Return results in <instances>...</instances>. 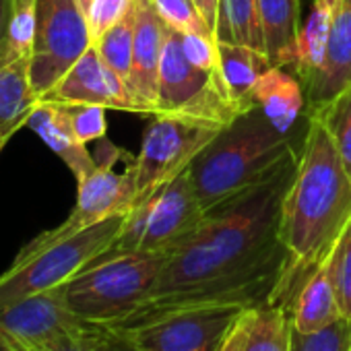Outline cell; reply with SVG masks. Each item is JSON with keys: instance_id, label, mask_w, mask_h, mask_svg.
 Masks as SVG:
<instances>
[{"instance_id": "7402d4cb", "label": "cell", "mask_w": 351, "mask_h": 351, "mask_svg": "<svg viewBox=\"0 0 351 351\" xmlns=\"http://www.w3.org/2000/svg\"><path fill=\"white\" fill-rule=\"evenodd\" d=\"M32 56L19 58L0 69V128L21 124L40 104V95L32 85Z\"/></svg>"}, {"instance_id": "1f68e13d", "label": "cell", "mask_w": 351, "mask_h": 351, "mask_svg": "<svg viewBox=\"0 0 351 351\" xmlns=\"http://www.w3.org/2000/svg\"><path fill=\"white\" fill-rule=\"evenodd\" d=\"M134 5V0H93L87 11V23L91 32V40L101 38L110 27L122 21Z\"/></svg>"}, {"instance_id": "44dd1931", "label": "cell", "mask_w": 351, "mask_h": 351, "mask_svg": "<svg viewBox=\"0 0 351 351\" xmlns=\"http://www.w3.org/2000/svg\"><path fill=\"white\" fill-rule=\"evenodd\" d=\"M330 21H332V5L326 3V0H312L310 15L302 23L300 38H298V58L295 64L291 66L293 75L302 81L304 91L316 79V75L324 64Z\"/></svg>"}, {"instance_id": "74e56055", "label": "cell", "mask_w": 351, "mask_h": 351, "mask_svg": "<svg viewBox=\"0 0 351 351\" xmlns=\"http://www.w3.org/2000/svg\"><path fill=\"white\" fill-rule=\"evenodd\" d=\"M21 128V124H13V126H5L0 128V151H3V147L13 138V134Z\"/></svg>"}, {"instance_id": "d590c367", "label": "cell", "mask_w": 351, "mask_h": 351, "mask_svg": "<svg viewBox=\"0 0 351 351\" xmlns=\"http://www.w3.org/2000/svg\"><path fill=\"white\" fill-rule=\"evenodd\" d=\"M197 9L201 11L205 23L211 27V32L215 34L217 27V15H219V0H195Z\"/></svg>"}, {"instance_id": "277c9868", "label": "cell", "mask_w": 351, "mask_h": 351, "mask_svg": "<svg viewBox=\"0 0 351 351\" xmlns=\"http://www.w3.org/2000/svg\"><path fill=\"white\" fill-rule=\"evenodd\" d=\"M167 254L124 252L101 254L62 285L71 312L95 326H118L149 300Z\"/></svg>"}, {"instance_id": "cb8c5ba5", "label": "cell", "mask_w": 351, "mask_h": 351, "mask_svg": "<svg viewBox=\"0 0 351 351\" xmlns=\"http://www.w3.org/2000/svg\"><path fill=\"white\" fill-rule=\"evenodd\" d=\"M215 40L250 46L265 52L258 21V0H219Z\"/></svg>"}, {"instance_id": "5bb4252c", "label": "cell", "mask_w": 351, "mask_h": 351, "mask_svg": "<svg viewBox=\"0 0 351 351\" xmlns=\"http://www.w3.org/2000/svg\"><path fill=\"white\" fill-rule=\"evenodd\" d=\"M134 46L128 87L147 116L157 114V79L163 42L169 25L159 17L153 0H134Z\"/></svg>"}, {"instance_id": "3957f363", "label": "cell", "mask_w": 351, "mask_h": 351, "mask_svg": "<svg viewBox=\"0 0 351 351\" xmlns=\"http://www.w3.org/2000/svg\"><path fill=\"white\" fill-rule=\"evenodd\" d=\"M304 132L306 126L302 132H281L258 106L242 112L191 163L203 211L209 213L265 182L300 151Z\"/></svg>"}, {"instance_id": "836d02e7", "label": "cell", "mask_w": 351, "mask_h": 351, "mask_svg": "<svg viewBox=\"0 0 351 351\" xmlns=\"http://www.w3.org/2000/svg\"><path fill=\"white\" fill-rule=\"evenodd\" d=\"M93 351H145L128 335L114 326H95L91 324Z\"/></svg>"}, {"instance_id": "603a6c76", "label": "cell", "mask_w": 351, "mask_h": 351, "mask_svg": "<svg viewBox=\"0 0 351 351\" xmlns=\"http://www.w3.org/2000/svg\"><path fill=\"white\" fill-rule=\"evenodd\" d=\"M242 351H291V314L285 304L254 306L246 312Z\"/></svg>"}, {"instance_id": "8fae6325", "label": "cell", "mask_w": 351, "mask_h": 351, "mask_svg": "<svg viewBox=\"0 0 351 351\" xmlns=\"http://www.w3.org/2000/svg\"><path fill=\"white\" fill-rule=\"evenodd\" d=\"M122 155V149L112 155L110 159L97 163V167L77 182V203L71 215L56 226L54 230L42 232V236L50 240H58L71 234H77L93 223H99L112 215L128 213L134 207V171H132V159L128 167L118 173L112 169L114 161Z\"/></svg>"}, {"instance_id": "ab89813d", "label": "cell", "mask_w": 351, "mask_h": 351, "mask_svg": "<svg viewBox=\"0 0 351 351\" xmlns=\"http://www.w3.org/2000/svg\"><path fill=\"white\" fill-rule=\"evenodd\" d=\"M326 3H330V5L335 7V3H337V0H326Z\"/></svg>"}, {"instance_id": "30bf717a", "label": "cell", "mask_w": 351, "mask_h": 351, "mask_svg": "<svg viewBox=\"0 0 351 351\" xmlns=\"http://www.w3.org/2000/svg\"><path fill=\"white\" fill-rule=\"evenodd\" d=\"M91 46L89 23L77 0H38L29 73L40 99Z\"/></svg>"}, {"instance_id": "5b68a950", "label": "cell", "mask_w": 351, "mask_h": 351, "mask_svg": "<svg viewBox=\"0 0 351 351\" xmlns=\"http://www.w3.org/2000/svg\"><path fill=\"white\" fill-rule=\"evenodd\" d=\"M126 215H112L58 240L40 234L27 242L13 265L0 275V310L69 283L114 244Z\"/></svg>"}, {"instance_id": "ffe728a7", "label": "cell", "mask_w": 351, "mask_h": 351, "mask_svg": "<svg viewBox=\"0 0 351 351\" xmlns=\"http://www.w3.org/2000/svg\"><path fill=\"white\" fill-rule=\"evenodd\" d=\"M217 54H219V73L230 97L244 112L254 108L256 106L252 97L254 85L261 79V75L273 66L267 54L250 46L228 44V42H217Z\"/></svg>"}, {"instance_id": "9c48e42d", "label": "cell", "mask_w": 351, "mask_h": 351, "mask_svg": "<svg viewBox=\"0 0 351 351\" xmlns=\"http://www.w3.org/2000/svg\"><path fill=\"white\" fill-rule=\"evenodd\" d=\"M246 304H191L153 312L132 324L114 326L145 351H217Z\"/></svg>"}, {"instance_id": "4dcf8cb0", "label": "cell", "mask_w": 351, "mask_h": 351, "mask_svg": "<svg viewBox=\"0 0 351 351\" xmlns=\"http://www.w3.org/2000/svg\"><path fill=\"white\" fill-rule=\"evenodd\" d=\"M64 106V104H62ZM73 132L81 143H91L106 138L108 122H106V108L101 106H64Z\"/></svg>"}, {"instance_id": "f546056e", "label": "cell", "mask_w": 351, "mask_h": 351, "mask_svg": "<svg viewBox=\"0 0 351 351\" xmlns=\"http://www.w3.org/2000/svg\"><path fill=\"white\" fill-rule=\"evenodd\" d=\"M159 17L180 34H203L215 38L211 27L205 23L195 0H153Z\"/></svg>"}, {"instance_id": "d6a6232c", "label": "cell", "mask_w": 351, "mask_h": 351, "mask_svg": "<svg viewBox=\"0 0 351 351\" xmlns=\"http://www.w3.org/2000/svg\"><path fill=\"white\" fill-rule=\"evenodd\" d=\"M182 48L186 58L203 71L219 69V54H217V40L203 34H180Z\"/></svg>"}, {"instance_id": "83f0119b", "label": "cell", "mask_w": 351, "mask_h": 351, "mask_svg": "<svg viewBox=\"0 0 351 351\" xmlns=\"http://www.w3.org/2000/svg\"><path fill=\"white\" fill-rule=\"evenodd\" d=\"M318 114L322 116L330 132V138L337 147V153L351 178V87L345 89L328 108L318 110Z\"/></svg>"}, {"instance_id": "e0dca14e", "label": "cell", "mask_w": 351, "mask_h": 351, "mask_svg": "<svg viewBox=\"0 0 351 351\" xmlns=\"http://www.w3.org/2000/svg\"><path fill=\"white\" fill-rule=\"evenodd\" d=\"M258 21L269 62L291 69L298 58V38L304 23L300 0H258Z\"/></svg>"}, {"instance_id": "9a60e30c", "label": "cell", "mask_w": 351, "mask_h": 351, "mask_svg": "<svg viewBox=\"0 0 351 351\" xmlns=\"http://www.w3.org/2000/svg\"><path fill=\"white\" fill-rule=\"evenodd\" d=\"M351 87V0H337L326 46V58L316 79L306 87V114L328 108Z\"/></svg>"}, {"instance_id": "52a82bcc", "label": "cell", "mask_w": 351, "mask_h": 351, "mask_svg": "<svg viewBox=\"0 0 351 351\" xmlns=\"http://www.w3.org/2000/svg\"><path fill=\"white\" fill-rule=\"evenodd\" d=\"M244 110L230 97L219 69H197L184 54L180 32L169 27L159 62L157 114H173L228 126Z\"/></svg>"}, {"instance_id": "8992f818", "label": "cell", "mask_w": 351, "mask_h": 351, "mask_svg": "<svg viewBox=\"0 0 351 351\" xmlns=\"http://www.w3.org/2000/svg\"><path fill=\"white\" fill-rule=\"evenodd\" d=\"M205 211L195 191L191 165L153 193L149 199L134 205L126 221L104 254L124 252H163L178 246L203 221Z\"/></svg>"}, {"instance_id": "4316f807", "label": "cell", "mask_w": 351, "mask_h": 351, "mask_svg": "<svg viewBox=\"0 0 351 351\" xmlns=\"http://www.w3.org/2000/svg\"><path fill=\"white\" fill-rule=\"evenodd\" d=\"M326 265L341 314L351 320V217L326 254Z\"/></svg>"}, {"instance_id": "e575fe53", "label": "cell", "mask_w": 351, "mask_h": 351, "mask_svg": "<svg viewBox=\"0 0 351 351\" xmlns=\"http://www.w3.org/2000/svg\"><path fill=\"white\" fill-rule=\"evenodd\" d=\"M246 312L238 318V322L226 335V339L221 341V345L217 347V351H242V347H244V335H246Z\"/></svg>"}, {"instance_id": "7a4b0ae2", "label": "cell", "mask_w": 351, "mask_h": 351, "mask_svg": "<svg viewBox=\"0 0 351 351\" xmlns=\"http://www.w3.org/2000/svg\"><path fill=\"white\" fill-rule=\"evenodd\" d=\"M298 165L281 205L285 273L275 304H289L302 281L330 252L351 217V178L318 112L306 114Z\"/></svg>"}, {"instance_id": "484cf974", "label": "cell", "mask_w": 351, "mask_h": 351, "mask_svg": "<svg viewBox=\"0 0 351 351\" xmlns=\"http://www.w3.org/2000/svg\"><path fill=\"white\" fill-rule=\"evenodd\" d=\"M36 7L38 0H13V13L5 46L0 50V69L32 56L36 36Z\"/></svg>"}, {"instance_id": "ac0fdd59", "label": "cell", "mask_w": 351, "mask_h": 351, "mask_svg": "<svg viewBox=\"0 0 351 351\" xmlns=\"http://www.w3.org/2000/svg\"><path fill=\"white\" fill-rule=\"evenodd\" d=\"M254 104L281 130L295 132L298 118L306 116V91L302 81L281 66H271L254 85Z\"/></svg>"}, {"instance_id": "7c38bea8", "label": "cell", "mask_w": 351, "mask_h": 351, "mask_svg": "<svg viewBox=\"0 0 351 351\" xmlns=\"http://www.w3.org/2000/svg\"><path fill=\"white\" fill-rule=\"evenodd\" d=\"M42 99L64 106H101L106 110L147 116L145 108L132 95L128 83L101 60L93 46Z\"/></svg>"}, {"instance_id": "d6986e66", "label": "cell", "mask_w": 351, "mask_h": 351, "mask_svg": "<svg viewBox=\"0 0 351 351\" xmlns=\"http://www.w3.org/2000/svg\"><path fill=\"white\" fill-rule=\"evenodd\" d=\"M287 308L291 314V324L300 332H314L343 318L330 283L326 256L302 281L298 291L291 295Z\"/></svg>"}, {"instance_id": "8d00e7d4", "label": "cell", "mask_w": 351, "mask_h": 351, "mask_svg": "<svg viewBox=\"0 0 351 351\" xmlns=\"http://www.w3.org/2000/svg\"><path fill=\"white\" fill-rule=\"evenodd\" d=\"M11 13H13V0H0V50H3L5 40H7Z\"/></svg>"}, {"instance_id": "ba28073f", "label": "cell", "mask_w": 351, "mask_h": 351, "mask_svg": "<svg viewBox=\"0 0 351 351\" xmlns=\"http://www.w3.org/2000/svg\"><path fill=\"white\" fill-rule=\"evenodd\" d=\"M221 128L226 126L173 114L151 116V122L143 134L141 151L132 157L136 193L134 205L149 199L176 176L182 173Z\"/></svg>"}, {"instance_id": "f35d334b", "label": "cell", "mask_w": 351, "mask_h": 351, "mask_svg": "<svg viewBox=\"0 0 351 351\" xmlns=\"http://www.w3.org/2000/svg\"><path fill=\"white\" fill-rule=\"evenodd\" d=\"M77 3H79V7L85 11V15H87V11H89V7H91V3H93V0H77Z\"/></svg>"}, {"instance_id": "4fadbf2b", "label": "cell", "mask_w": 351, "mask_h": 351, "mask_svg": "<svg viewBox=\"0 0 351 351\" xmlns=\"http://www.w3.org/2000/svg\"><path fill=\"white\" fill-rule=\"evenodd\" d=\"M81 322L66 306L62 287L25 298L0 310V351H19L25 345L44 343Z\"/></svg>"}, {"instance_id": "6da1fadb", "label": "cell", "mask_w": 351, "mask_h": 351, "mask_svg": "<svg viewBox=\"0 0 351 351\" xmlns=\"http://www.w3.org/2000/svg\"><path fill=\"white\" fill-rule=\"evenodd\" d=\"M298 155L265 182L205 213L195 232L167 252L147 304L118 326L191 304H275L287 265L279 238L281 205Z\"/></svg>"}, {"instance_id": "2e32d148", "label": "cell", "mask_w": 351, "mask_h": 351, "mask_svg": "<svg viewBox=\"0 0 351 351\" xmlns=\"http://www.w3.org/2000/svg\"><path fill=\"white\" fill-rule=\"evenodd\" d=\"M27 126L66 163L77 182L87 178L97 167V161L87 151V145L73 132L66 108L62 104L40 99L27 118Z\"/></svg>"}, {"instance_id": "f1b7e54d", "label": "cell", "mask_w": 351, "mask_h": 351, "mask_svg": "<svg viewBox=\"0 0 351 351\" xmlns=\"http://www.w3.org/2000/svg\"><path fill=\"white\" fill-rule=\"evenodd\" d=\"M291 351H351V320L339 318L314 332H300L291 324Z\"/></svg>"}, {"instance_id": "d4e9b609", "label": "cell", "mask_w": 351, "mask_h": 351, "mask_svg": "<svg viewBox=\"0 0 351 351\" xmlns=\"http://www.w3.org/2000/svg\"><path fill=\"white\" fill-rule=\"evenodd\" d=\"M134 7V5H132ZM132 46H134V11L110 27L101 38L93 42V48L101 56V60L126 83L132 71Z\"/></svg>"}]
</instances>
